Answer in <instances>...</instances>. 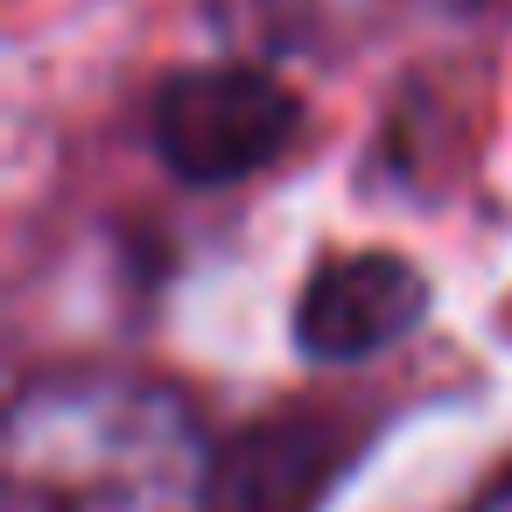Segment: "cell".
<instances>
[{
    "instance_id": "2",
    "label": "cell",
    "mask_w": 512,
    "mask_h": 512,
    "mask_svg": "<svg viewBox=\"0 0 512 512\" xmlns=\"http://www.w3.org/2000/svg\"><path fill=\"white\" fill-rule=\"evenodd\" d=\"M302 134V99L260 64H190L148 99V141L169 176L218 190L260 176Z\"/></svg>"
},
{
    "instance_id": "4",
    "label": "cell",
    "mask_w": 512,
    "mask_h": 512,
    "mask_svg": "<svg viewBox=\"0 0 512 512\" xmlns=\"http://www.w3.org/2000/svg\"><path fill=\"white\" fill-rule=\"evenodd\" d=\"M351 449L358 428L323 407L253 421L246 435H232V449H218L211 512H316L337 470L351 463Z\"/></svg>"
},
{
    "instance_id": "1",
    "label": "cell",
    "mask_w": 512,
    "mask_h": 512,
    "mask_svg": "<svg viewBox=\"0 0 512 512\" xmlns=\"http://www.w3.org/2000/svg\"><path fill=\"white\" fill-rule=\"evenodd\" d=\"M190 407L148 379H50L8 414V512H211Z\"/></svg>"
},
{
    "instance_id": "3",
    "label": "cell",
    "mask_w": 512,
    "mask_h": 512,
    "mask_svg": "<svg viewBox=\"0 0 512 512\" xmlns=\"http://www.w3.org/2000/svg\"><path fill=\"white\" fill-rule=\"evenodd\" d=\"M428 316V274L407 253L358 246L316 260V274L295 295V344L316 365H358L386 344H400Z\"/></svg>"
}]
</instances>
